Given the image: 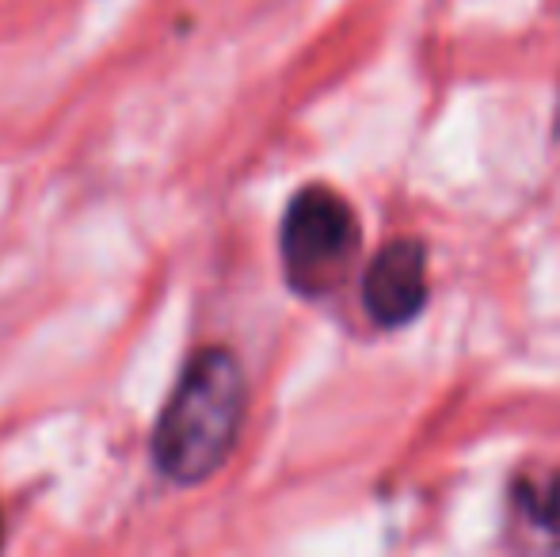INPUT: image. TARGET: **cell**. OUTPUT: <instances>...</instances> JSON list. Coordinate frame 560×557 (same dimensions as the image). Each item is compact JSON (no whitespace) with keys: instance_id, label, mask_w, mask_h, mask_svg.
Masks as SVG:
<instances>
[{"instance_id":"6da1fadb","label":"cell","mask_w":560,"mask_h":557,"mask_svg":"<svg viewBox=\"0 0 560 557\" xmlns=\"http://www.w3.org/2000/svg\"><path fill=\"white\" fill-rule=\"evenodd\" d=\"M248 386L233 351L207 348L187 363L153 431V459L176 485H199L225 466L244 423Z\"/></svg>"},{"instance_id":"7a4b0ae2","label":"cell","mask_w":560,"mask_h":557,"mask_svg":"<svg viewBox=\"0 0 560 557\" xmlns=\"http://www.w3.org/2000/svg\"><path fill=\"white\" fill-rule=\"evenodd\" d=\"M282 271L305 298H317L343 279L359 248V218L332 187H305L282 218Z\"/></svg>"},{"instance_id":"3957f363","label":"cell","mask_w":560,"mask_h":557,"mask_svg":"<svg viewBox=\"0 0 560 557\" xmlns=\"http://www.w3.org/2000/svg\"><path fill=\"white\" fill-rule=\"evenodd\" d=\"M362 302L377 325H408L428 305V248L416 237L389 241L370 260L362 279Z\"/></svg>"},{"instance_id":"277c9868","label":"cell","mask_w":560,"mask_h":557,"mask_svg":"<svg viewBox=\"0 0 560 557\" xmlns=\"http://www.w3.org/2000/svg\"><path fill=\"white\" fill-rule=\"evenodd\" d=\"M518 500H523L534 531H538V535H546L553 546H560V474L549 477L546 485H534V489H526Z\"/></svg>"}]
</instances>
